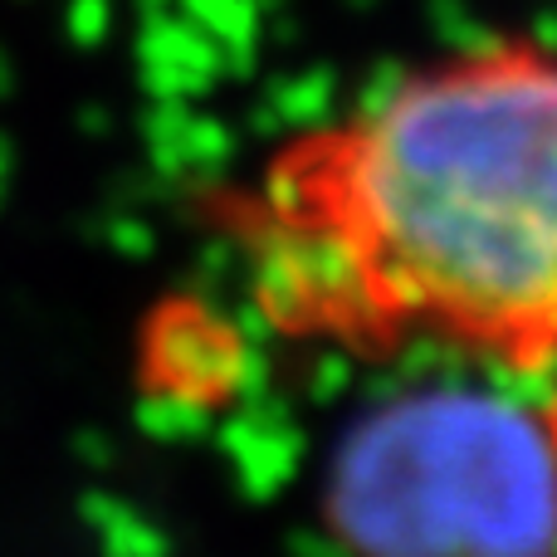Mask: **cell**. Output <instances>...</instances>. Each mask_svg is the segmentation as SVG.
<instances>
[{
    "instance_id": "2",
    "label": "cell",
    "mask_w": 557,
    "mask_h": 557,
    "mask_svg": "<svg viewBox=\"0 0 557 557\" xmlns=\"http://www.w3.org/2000/svg\"><path fill=\"white\" fill-rule=\"evenodd\" d=\"M347 557H557V425L494 386L367 406L323 474Z\"/></svg>"
},
{
    "instance_id": "1",
    "label": "cell",
    "mask_w": 557,
    "mask_h": 557,
    "mask_svg": "<svg viewBox=\"0 0 557 557\" xmlns=\"http://www.w3.org/2000/svg\"><path fill=\"white\" fill-rule=\"evenodd\" d=\"M255 245L298 327L557 362V54L441 59L294 143Z\"/></svg>"
}]
</instances>
